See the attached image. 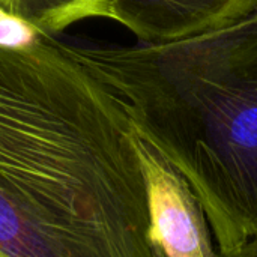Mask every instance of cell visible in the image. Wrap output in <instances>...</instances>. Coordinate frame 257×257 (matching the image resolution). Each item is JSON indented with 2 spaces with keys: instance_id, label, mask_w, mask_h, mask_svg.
I'll return each instance as SVG.
<instances>
[{
  "instance_id": "1",
  "label": "cell",
  "mask_w": 257,
  "mask_h": 257,
  "mask_svg": "<svg viewBox=\"0 0 257 257\" xmlns=\"http://www.w3.org/2000/svg\"><path fill=\"white\" fill-rule=\"evenodd\" d=\"M143 145L120 101L50 36L0 47V257H166Z\"/></svg>"
},
{
  "instance_id": "2",
  "label": "cell",
  "mask_w": 257,
  "mask_h": 257,
  "mask_svg": "<svg viewBox=\"0 0 257 257\" xmlns=\"http://www.w3.org/2000/svg\"><path fill=\"white\" fill-rule=\"evenodd\" d=\"M57 45L187 181L223 256L257 239V12L176 42Z\"/></svg>"
},
{
  "instance_id": "3",
  "label": "cell",
  "mask_w": 257,
  "mask_h": 257,
  "mask_svg": "<svg viewBox=\"0 0 257 257\" xmlns=\"http://www.w3.org/2000/svg\"><path fill=\"white\" fill-rule=\"evenodd\" d=\"M154 241L166 257H224L212 242L205 211L187 181L149 145H143Z\"/></svg>"
},
{
  "instance_id": "4",
  "label": "cell",
  "mask_w": 257,
  "mask_h": 257,
  "mask_svg": "<svg viewBox=\"0 0 257 257\" xmlns=\"http://www.w3.org/2000/svg\"><path fill=\"white\" fill-rule=\"evenodd\" d=\"M254 12L257 0H111V20L148 44L190 39Z\"/></svg>"
},
{
  "instance_id": "5",
  "label": "cell",
  "mask_w": 257,
  "mask_h": 257,
  "mask_svg": "<svg viewBox=\"0 0 257 257\" xmlns=\"http://www.w3.org/2000/svg\"><path fill=\"white\" fill-rule=\"evenodd\" d=\"M9 12L51 38L86 18H111V0H9Z\"/></svg>"
},
{
  "instance_id": "6",
  "label": "cell",
  "mask_w": 257,
  "mask_h": 257,
  "mask_svg": "<svg viewBox=\"0 0 257 257\" xmlns=\"http://www.w3.org/2000/svg\"><path fill=\"white\" fill-rule=\"evenodd\" d=\"M44 38L33 26L18 18L17 15L0 9V47L11 50L30 48L39 44Z\"/></svg>"
},
{
  "instance_id": "7",
  "label": "cell",
  "mask_w": 257,
  "mask_h": 257,
  "mask_svg": "<svg viewBox=\"0 0 257 257\" xmlns=\"http://www.w3.org/2000/svg\"><path fill=\"white\" fill-rule=\"evenodd\" d=\"M233 257H257V239L247 244L238 254H235Z\"/></svg>"
},
{
  "instance_id": "8",
  "label": "cell",
  "mask_w": 257,
  "mask_h": 257,
  "mask_svg": "<svg viewBox=\"0 0 257 257\" xmlns=\"http://www.w3.org/2000/svg\"><path fill=\"white\" fill-rule=\"evenodd\" d=\"M0 9H5L9 12V0H0Z\"/></svg>"
}]
</instances>
